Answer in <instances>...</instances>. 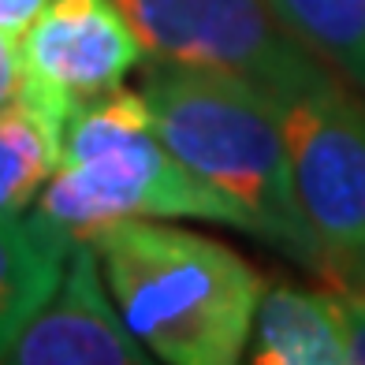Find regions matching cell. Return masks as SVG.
Returning a JSON list of instances; mask_svg holds the SVG:
<instances>
[{"label":"cell","instance_id":"obj_7","mask_svg":"<svg viewBox=\"0 0 365 365\" xmlns=\"http://www.w3.org/2000/svg\"><path fill=\"white\" fill-rule=\"evenodd\" d=\"M149 358L123 324L86 239L71 246L56 291L0 351L8 365H145Z\"/></svg>","mask_w":365,"mask_h":365},{"label":"cell","instance_id":"obj_8","mask_svg":"<svg viewBox=\"0 0 365 365\" xmlns=\"http://www.w3.org/2000/svg\"><path fill=\"white\" fill-rule=\"evenodd\" d=\"M250 339L254 365H351L331 291H306L287 279L261 291Z\"/></svg>","mask_w":365,"mask_h":365},{"label":"cell","instance_id":"obj_5","mask_svg":"<svg viewBox=\"0 0 365 365\" xmlns=\"http://www.w3.org/2000/svg\"><path fill=\"white\" fill-rule=\"evenodd\" d=\"M294 194L321 246V276L365 250V105L336 78L279 105Z\"/></svg>","mask_w":365,"mask_h":365},{"label":"cell","instance_id":"obj_14","mask_svg":"<svg viewBox=\"0 0 365 365\" xmlns=\"http://www.w3.org/2000/svg\"><path fill=\"white\" fill-rule=\"evenodd\" d=\"M48 0H0V34L19 41L26 34V26L45 11Z\"/></svg>","mask_w":365,"mask_h":365},{"label":"cell","instance_id":"obj_4","mask_svg":"<svg viewBox=\"0 0 365 365\" xmlns=\"http://www.w3.org/2000/svg\"><path fill=\"white\" fill-rule=\"evenodd\" d=\"M145 56L172 68L235 75L261 86L276 105L317 90L331 75L309 56L264 0H115Z\"/></svg>","mask_w":365,"mask_h":365},{"label":"cell","instance_id":"obj_13","mask_svg":"<svg viewBox=\"0 0 365 365\" xmlns=\"http://www.w3.org/2000/svg\"><path fill=\"white\" fill-rule=\"evenodd\" d=\"M23 86H26V71L19 60V45L0 34V112L23 101Z\"/></svg>","mask_w":365,"mask_h":365},{"label":"cell","instance_id":"obj_9","mask_svg":"<svg viewBox=\"0 0 365 365\" xmlns=\"http://www.w3.org/2000/svg\"><path fill=\"white\" fill-rule=\"evenodd\" d=\"M75 239L34 212L0 217V351L56 291Z\"/></svg>","mask_w":365,"mask_h":365},{"label":"cell","instance_id":"obj_10","mask_svg":"<svg viewBox=\"0 0 365 365\" xmlns=\"http://www.w3.org/2000/svg\"><path fill=\"white\" fill-rule=\"evenodd\" d=\"M276 23L324 68L365 93V0H264Z\"/></svg>","mask_w":365,"mask_h":365},{"label":"cell","instance_id":"obj_6","mask_svg":"<svg viewBox=\"0 0 365 365\" xmlns=\"http://www.w3.org/2000/svg\"><path fill=\"white\" fill-rule=\"evenodd\" d=\"M15 45L26 71L23 101L56 130L82 101L123 86L145 56L115 0H48Z\"/></svg>","mask_w":365,"mask_h":365},{"label":"cell","instance_id":"obj_12","mask_svg":"<svg viewBox=\"0 0 365 365\" xmlns=\"http://www.w3.org/2000/svg\"><path fill=\"white\" fill-rule=\"evenodd\" d=\"M328 291L331 302H336V321L346 343V358H351V365H365V291L343 284V279H331Z\"/></svg>","mask_w":365,"mask_h":365},{"label":"cell","instance_id":"obj_2","mask_svg":"<svg viewBox=\"0 0 365 365\" xmlns=\"http://www.w3.org/2000/svg\"><path fill=\"white\" fill-rule=\"evenodd\" d=\"M142 93L157 138L179 164L220 190L246 217L250 235L269 239L321 272L324 257L294 194L276 97L235 75L172 63L149 71Z\"/></svg>","mask_w":365,"mask_h":365},{"label":"cell","instance_id":"obj_15","mask_svg":"<svg viewBox=\"0 0 365 365\" xmlns=\"http://www.w3.org/2000/svg\"><path fill=\"white\" fill-rule=\"evenodd\" d=\"M331 279H343V284H351V287L365 291V250H361V254H358L354 261H346L343 269L328 272V276H324V284H331Z\"/></svg>","mask_w":365,"mask_h":365},{"label":"cell","instance_id":"obj_1","mask_svg":"<svg viewBox=\"0 0 365 365\" xmlns=\"http://www.w3.org/2000/svg\"><path fill=\"white\" fill-rule=\"evenodd\" d=\"M123 324L157 361L231 365L250 346L264 279L231 246L168 220H115L86 239Z\"/></svg>","mask_w":365,"mask_h":365},{"label":"cell","instance_id":"obj_11","mask_svg":"<svg viewBox=\"0 0 365 365\" xmlns=\"http://www.w3.org/2000/svg\"><path fill=\"white\" fill-rule=\"evenodd\" d=\"M60 138L48 120L19 101L0 112V217H19L38 202L60 157Z\"/></svg>","mask_w":365,"mask_h":365},{"label":"cell","instance_id":"obj_3","mask_svg":"<svg viewBox=\"0 0 365 365\" xmlns=\"http://www.w3.org/2000/svg\"><path fill=\"white\" fill-rule=\"evenodd\" d=\"M30 212L75 242L130 217L205 220L250 231L220 190L179 164L157 138L145 93L123 86L97 93L71 112L56 168Z\"/></svg>","mask_w":365,"mask_h":365}]
</instances>
